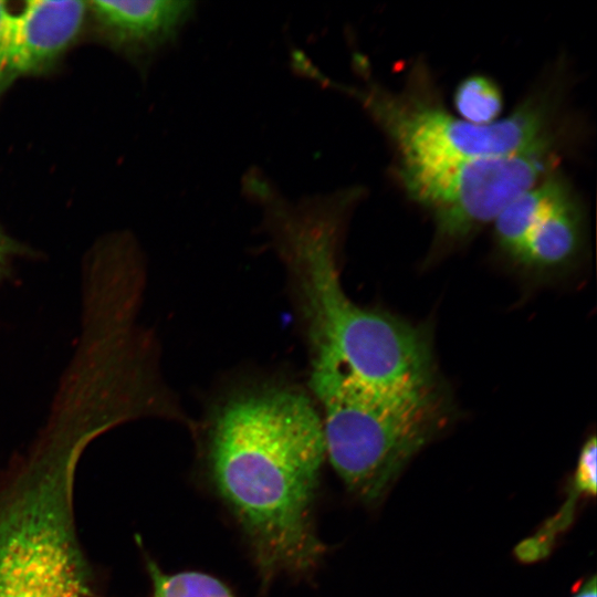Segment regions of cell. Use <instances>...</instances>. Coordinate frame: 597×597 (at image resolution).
<instances>
[{
    "instance_id": "11",
    "label": "cell",
    "mask_w": 597,
    "mask_h": 597,
    "mask_svg": "<svg viewBox=\"0 0 597 597\" xmlns=\"http://www.w3.org/2000/svg\"><path fill=\"white\" fill-rule=\"evenodd\" d=\"M569 186L557 176H547L520 195L494 220L499 245L511 258L517 253L524 239Z\"/></svg>"
},
{
    "instance_id": "2",
    "label": "cell",
    "mask_w": 597,
    "mask_h": 597,
    "mask_svg": "<svg viewBox=\"0 0 597 597\" xmlns=\"http://www.w3.org/2000/svg\"><path fill=\"white\" fill-rule=\"evenodd\" d=\"M117 425L100 395L62 389L38 440L0 469V597H100L77 537L74 483L85 448Z\"/></svg>"
},
{
    "instance_id": "7",
    "label": "cell",
    "mask_w": 597,
    "mask_h": 597,
    "mask_svg": "<svg viewBox=\"0 0 597 597\" xmlns=\"http://www.w3.org/2000/svg\"><path fill=\"white\" fill-rule=\"evenodd\" d=\"M101 33L116 48L148 54L171 42L195 12V2L128 0L87 2Z\"/></svg>"
},
{
    "instance_id": "4",
    "label": "cell",
    "mask_w": 597,
    "mask_h": 597,
    "mask_svg": "<svg viewBox=\"0 0 597 597\" xmlns=\"http://www.w3.org/2000/svg\"><path fill=\"white\" fill-rule=\"evenodd\" d=\"M308 389L321 416L326 459L346 489L367 505L386 496L442 425L437 388L383 390L335 364L310 362Z\"/></svg>"
},
{
    "instance_id": "10",
    "label": "cell",
    "mask_w": 597,
    "mask_h": 597,
    "mask_svg": "<svg viewBox=\"0 0 597 597\" xmlns=\"http://www.w3.org/2000/svg\"><path fill=\"white\" fill-rule=\"evenodd\" d=\"M596 455V438L591 436L580 449L564 504L534 536L519 545L517 556L521 559L532 562L544 557L551 551L555 538L570 525L575 509L580 499L595 496L597 479Z\"/></svg>"
},
{
    "instance_id": "13",
    "label": "cell",
    "mask_w": 597,
    "mask_h": 597,
    "mask_svg": "<svg viewBox=\"0 0 597 597\" xmlns=\"http://www.w3.org/2000/svg\"><path fill=\"white\" fill-rule=\"evenodd\" d=\"M454 105L462 119L475 125H488L498 121L503 100L492 80L483 75H471L458 85Z\"/></svg>"
},
{
    "instance_id": "12",
    "label": "cell",
    "mask_w": 597,
    "mask_h": 597,
    "mask_svg": "<svg viewBox=\"0 0 597 597\" xmlns=\"http://www.w3.org/2000/svg\"><path fill=\"white\" fill-rule=\"evenodd\" d=\"M151 580L149 597H233L229 588L216 577L200 572L168 574L147 559Z\"/></svg>"
},
{
    "instance_id": "1",
    "label": "cell",
    "mask_w": 597,
    "mask_h": 597,
    "mask_svg": "<svg viewBox=\"0 0 597 597\" xmlns=\"http://www.w3.org/2000/svg\"><path fill=\"white\" fill-rule=\"evenodd\" d=\"M202 432L212 480L261 575L312 570L324 553L313 507L326 451L308 390L279 379L239 383L209 407Z\"/></svg>"
},
{
    "instance_id": "15",
    "label": "cell",
    "mask_w": 597,
    "mask_h": 597,
    "mask_svg": "<svg viewBox=\"0 0 597 597\" xmlns=\"http://www.w3.org/2000/svg\"><path fill=\"white\" fill-rule=\"evenodd\" d=\"M573 597H597L596 576L587 578Z\"/></svg>"
},
{
    "instance_id": "14",
    "label": "cell",
    "mask_w": 597,
    "mask_h": 597,
    "mask_svg": "<svg viewBox=\"0 0 597 597\" xmlns=\"http://www.w3.org/2000/svg\"><path fill=\"white\" fill-rule=\"evenodd\" d=\"M25 249L0 228V280L11 274L13 261L23 255Z\"/></svg>"
},
{
    "instance_id": "6",
    "label": "cell",
    "mask_w": 597,
    "mask_h": 597,
    "mask_svg": "<svg viewBox=\"0 0 597 597\" xmlns=\"http://www.w3.org/2000/svg\"><path fill=\"white\" fill-rule=\"evenodd\" d=\"M549 143L504 156L439 163L401 161L409 197L432 216L440 239L457 241L494 222L520 195L543 180L555 161Z\"/></svg>"
},
{
    "instance_id": "8",
    "label": "cell",
    "mask_w": 597,
    "mask_h": 597,
    "mask_svg": "<svg viewBox=\"0 0 597 597\" xmlns=\"http://www.w3.org/2000/svg\"><path fill=\"white\" fill-rule=\"evenodd\" d=\"M582 211L568 188L524 239L514 260L532 268H554L570 260L582 240Z\"/></svg>"
},
{
    "instance_id": "5",
    "label": "cell",
    "mask_w": 597,
    "mask_h": 597,
    "mask_svg": "<svg viewBox=\"0 0 597 597\" xmlns=\"http://www.w3.org/2000/svg\"><path fill=\"white\" fill-rule=\"evenodd\" d=\"M368 114L401 153V161L439 163L504 156L549 143L552 104L525 100L511 115L475 125L418 95L377 86L354 91Z\"/></svg>"
},
{
    "instance_id": "9",
    "label": "cell",
    "mask_w": 597,
    "mask_h": 597,
    "mask_svg": "<svg viewBox=\"0 0 597 597\" xmlns=\"http://www.w3.org/2000/svg\"><path fill=\"white\" fill-rule=\"evenodd\" d=\"M44 72L35 31L22 8L0 0V94L17 80Z\"/></svg>"
},
{
    "instance_id": "3",
    "label": "cell",
    "mask_w": 597,
    "mask_h": 597,
    "mask_svg": "<svg viewBox=\"0 0 597 597\" xmlns=\"http://www.w3.org/2000/svg\"><path fill=\"white\" fill-rule=\"evenodd\" d=\"M337 252L332 242L310 241L281 260L310 362L335 364L383 390L412 394L436 388L428 335L353 301L341 281Z\"/></svg>"
}]
</instances>
